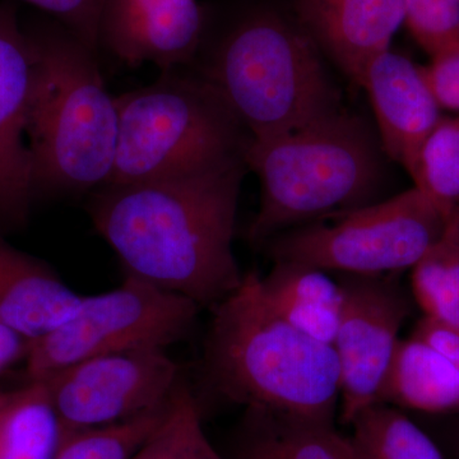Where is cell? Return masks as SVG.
<instances>
[{"label": "cell", "instance_id": "1", "mask_svg": "<svg viewBox=\"0 0 459 459\" xmlns=\"http://www.w3.org/2000/svg\"><path fill=\"white\" fill-rule=\"evenodd\" d=\"M238 159L199 174L92 193L89 212L126 276L212 310L243 282L232 240L241 183Z\"/></svg>", "mask_w": 459, "mask_h": 459}, {"label": "cell", "instance_id": "25", "mask_svg": "<svg viewBox=\"0 0 459 459\" xmlns=\"http://www.w3.org/2000/svg\"><path fill=\"white\" fill-rule=\"evenodd\" d=\"M404 21L431 59L459 51V0H402Z\"/></svg>", "mask_w": 459, "mask_h": 459}, {"label": "cell", "instance_id": "27", "mask_svg": "<svg viewBox=\"0 0 459 459\" xmlns=\"http://www.w3.org/2000/svg\"><path fill=\"white\" fill-rule=\"evenodd\" d=\"M420 69L439 107L459 111V51L434 57Z\"/></svg>", "mask_w": 459, "mask_h": 459}, {"label": "cell", "instance_id": "10", "mask_svg": "<svg viewBox=\"0 0 459 459\" xmlns=\"http://www.w3.org/2000/svg\"><path fill=\"white\" fill-rule=\"evenodd\" d=\"M337 274L342 310L333 349L340 368V421L350 425L379 401L380 391L409 318V296L397 279Z\"/></svg>", "mask_w": 459, "mask_h": 459}, {"label": "cell", "instance_id": "8", "mask_svg": "<svg viewBox=\"0 0 459 459\" xmlns=\"http://www.w3.org/2000/svg\"><path fill=\"white\" fill-rule=\"evenodd\" d=\"M199 310L189 299L126 276L117 289L83 296L71 318L30 341L25 359L29 382H41L100 356L168 349L192 331Z\"/></svg>", "mask_w": 459, "mask_h": 459}, {"label": "cell", "instance_id": "24", "mask_svg": "<svg viewBox=\"0 0 459 459\" xmlns=\"http://www.w3.org/2000/svg\"><path fill=\"white\" fill-rule=\"evenodd\" d=\"M411 178L443 212L459 208V117L437 123L420 148Z\"/></svg>", "mask_w": 459, "mask_h": 459}, {"label": "cell", "instance_id": "18", "mask_svg": "<svg viewBox=\"0 0 459 459\" xmlns=\"http://www.w3.org/2000/svg\"><path fill=\"white\" fill-rule=\"evenodd\" d=\"M379 403L427 413H459V370L418 337L398 342Z\"/></svg>", "mask_w": 459, "mask_h": 459}, {"label": "cell", "instance_id": "7", "mask_svg": "<svg viewBox=\"0 0 459 459\" xmlns=\"http://www.w3.org/2000/svg\"><path fill=\"white\" fill-rule=\"evenodd\" d=\"M451 214L413 186L334 219L287 230L264 246L273 262L388 276L412 270L442 237Z\"/></svg>", "mask_w": 459, "mask_h": 459}, {"label": "cell", "instance_id": "5", "mask_svg": "<svg viewBox=\"0 0 459 459\" xmlns=\"http://www.w3.org/2000/svg\"><path fill=\"white\" fill-rule=\"evenodd\" d=\"M319 50L303 27L258 11L226 33L202 78L252 140H267L340 110Z\"/></svg>", "mask_w": 459, "mask_h": 459}, {"label": "cell", "instance_id": "29", "mask_svg": "<svg viewBox=\"0 0 459 459\" xmlns=\"http://www.w3.org/2000/svg\"><path fill=\"white\" fill-rule=\"evenodd\" d=\"M30 341L0 323V373L20 360H25Z\"/></svg>", "mask_w": 459, "mask_h": 459}, {"label": "cell", "instance_id": "16", "mask_svg": "<svg viewBox=\"0 0 459 459\" xmlns=\"http://www.w3.org/2000/svg\"><path fill=\"white\" fill-rule=\"evenodd\" d=\"M235 459H359L334 421L264 409H247Z\"/></svg>", "mask_w": 459, "mask_h": 459}, {"label": "cell", "instance_id": "14", "mask_svg": "<svg viewBox=\"0 0 459 459\" xmlns=\"http://www.w3.org/2000/svg\"><path fill=\"white\" fill-rule=\"evenodd\" d=\"M300 26L353 83L389 49L402 22V0H295Z\"/></svg>", "mask_w": 459, "mask_h": 459}, {"label": "cell", "instance_id": "17", "mask_svg": "<svg viewBox=\"0 0 459 459\" xmlns=\"http://www.w3.org/2000/svg\"><path fill=\"white\" fill-rule=\"evenodd\" d=\"M265 301L305 336L333 346L342 310V290L327 271L300 263L274 262L261 276Z\"/></svg>", "mask_w": 459, "mask_h": 459}, {"label": "cell", "instance_id": "3", "mask_svg": "<svg viewBox=\"0 0 459 459\" xmlns=\"http://www.w3.org/2000/svg\"><path fill=\"white\" fill-rule=\"evenodd\" d=\"M205 362L214 388L246 409L334 421L340 368L333 346L305 336L271 309L256 272L213 307Z\"/></svg>", "mask_w": 459, "mask_h": 459}, {"label": "cell", "instance_id": "12", "mask_svg": "<svg viewBox=\"0 0 459 459\" xmlns=\"http://www.w3.org/2000/svg\"><path fill=\"white\" fill-rule=\"evenodd\" d=\"M198 0H105L99 50L131 68L175 71L193 62L204 40Z\"/></svg>", "mask_w": 459, "mask_h": 459}, {"label": "cell", "instance_id": "11", "mask_svg": "<svg viewBox=\"0 0 459 459\" xmlns=\"http://www.w3.org/2000/svg\"><path fill=\"white\" fill-rule=\"evenodd\" d=\"M36 56L13 2L0 3V231L26 225L33 202L27 143Z\"/></svg>", "mask_w": 459, "mask_h": 459}, {"label": "cell", "instance_id": "26", "mask_svg": "<svg viewBox=\"0 0 459 459\" xmlns=\"http://www.w3.org/2000/svg\"><path fill=\"white\" fill-rule=\"evenodd\" d=\"M44 12L99 54V27L105 0H20Z\"/></svg>", "mask_w": 459, "mask_h": 459}, {"label": "cell", "instance_id": "2", "mask_svg": "<svg viewBox=\"0 0 459 459\" xmlns=\"http://www.w3.org/2000/svg\"><path fill=\"white\" fill-rule=\"evenodd\" d=\"M36 65L27 143L33 197L102 188L117 156L119 113L98 53L56 21L26 27Z\"/></svg>", "mask_w": 459, "mask_h": 459}, {"label": "cell", "instance_id": "6", "mask_svg": "<svg viewBox=\"0 0 459 459\" xmlns=\"http://www.w3.org/2000/svg\"><path fill=\"white\" fill-rule=\"evenodd\" d=\"M175 71L117 96L119 133L108 184L174 179L246 159L252 137L221 98L204 78Z\"/></svg>", "mask_w": 459, "mask_h": 459}, {"label": "cell", "instance_id": "4", "mask_svg": "<svg viewBox=\"0 0 459 459\" xmlns=\"http://www.w3.org/2000/svg\"><path fill=\"white\" fill-rule=\"evenodd\" d=\"M246 162L261 181V204L247 231L255 246L376 204L377 143L342 108L286 134L250 140Z\"/></svg>", "mask_w": 459, "mask_h": 459}, {"label": "cell", "instance_id": "20", "mask_svg": "<svg viewBox=\"0 0 459 459\" xmlns=\"http://www.w3.org/2000/svg\"><path fill=\"white\" fill-rule=\"evenodd\" d=\"M350 427V440L359 459H444L434 440L391 404H371L353 418Z\"/></svg>", "mask_w": 459, "mask_h": 459}, {"label": "cell", "instance_id": "9", "mask_svg": "<svg viewBox=\"0 0 459 459\" xmlns=\"http://www.w3.org/2000/svg\"><path fill=\"white\" fill-rule=\"evenodd\" d=\"M41 383L62 430H71L162 409L181 380L166 349H144L77 362Z\"/></svg>", "mask_w": 459, "mask_h": 459}, {"label": "cell", "instance_id": "22", "mask_svg": "<svg viewBox=\"0 0 459 459\" xmlns=\"http://www.w3.org/2000/svg\"><path fill=\"white\" fill-rule=\"evenodd\" d=\"M169 404L113 424L62 430L54 459H133L161 424Z\"/></svg>", "mask_w": 459, "mask_h": 459}, {"label": "cell", "instance_id": "13", "mask_svg": "<svg viewBox=\"0 0 459 459\" xmlns=\"http://www.w3.org/2000/svg\"><path fill=\"white\" fill-rule=\"evenodd\" d=\"M361 86L373 105L383 150L412 175L420 148L443 119L421 69L388 49L368 66Z\"/></svg>", "mask_w": 459, "mask_h": 459}, {"label": "cell", "instance_id": "19", "mask_svg": "<svg viewBox=\"0 0 459 459\" xmlns=\"http://www.w3.org/2000/svg\"><path fill=\"white\" fill-rule=\"evenodd\" d=\"M62 427L41 382L0 394V459H54Z\"/></svg>", "mask_w": 459, "mask_h": 459}, {"label": "cell", "instance_id": "23", "mask_svg": "<svg viewBox=\"0 0 459 459\" xmlns=\"http://www.w3.org/2000/svg\"><path fill=\"white\" fill-rule=\"evenodd\" d=\"M133 459H223L205 435L197 400L183 382L161 424Z\"/></svg>", "mask_w": 459, "mask_h": 459}, {"label": "cell", "instance_id": "21", "mask_svg": "<svg viewBox=\"0 0 459 459\" xmlns=\"http://www.w3.org/2000/svg\"><path fill=\"white\" fill-rule=\"evenodd\" d=\"M412 294L427 318L459 331V208L412 268Z\"/></svg>", "mask_w": 459, "mask_h": 459}, {"label": "cell", "instance_id": "28", "mask_svg": "<svg viewBox=\"0 0 459 459\" xmlns=\"http://www.w3.org/2000/svg\"><path fill=\"white\" fill-rule=\"evenodd\" d=\"M411 336L418 337L443 353L459 370V331L442 323L427 318L420 319Z\"/></svg>", "mask_w": 459, "mask_h": 459}, {"label": "cell", "instance_id": "15", "mask_svg": "<svg viewBox=\"0 0 459 459\" xmlns=\"http://www.w3.org/2000/svg\"><path fill=\"white\" fill-rule=\"evenodd\" d=\"M82 298L49 264L12 247L0 231V323L33 341L71 318Z\"/></svg>", "mask_w": 459, "mask_h": 459}, {"label": "cell", "instance_id": "30", "mask_svg": "<svg viewBox=\"0 0 459 459\" xmlns=\"http://www.w3.org/2000/svg\"><path fill=\"white\" fill-rule=\"evenodd\" d=\"M459 459V458H458Z\"/></svg>", "mask_w": 459, "mask_h": 459}]
</instances>
